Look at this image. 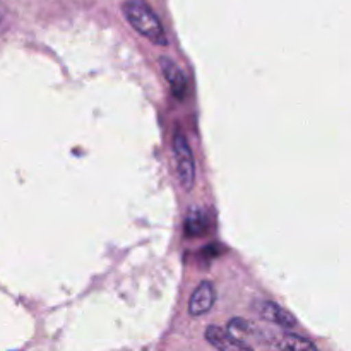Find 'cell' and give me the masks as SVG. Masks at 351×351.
Listing matches in <instances>:
<instances>
[{
    "label": "cell",
    "mask_w": 351,
    "mask_h": 351,
    "mask_svg": "<svg viewBox=\"0 0 351 351\" xmlns=\"http://www.w3.org/2000/svg\"><path fill=\"white\" fill-rule=\"evenodd\" d=\"M122 10L125 19L129 21V24L137 33L143 34L149 41H153L154 45L167 47L168 40L167 33L163 29V24H161L160 17L156 16L153 7L146 0H125Z\"/></svg>",
    "instance_id": "6da1fadb"
},
{
    "label": "cell",
    "mask_w": 351,
    "mask_h": 351,
    "mask_svg": "<svg viewBox=\"0 0 351 351\" xmlns=\"http://www.w3.org/2000/svg\"><path fill=\"white\" fill-rule=\"evenodd\" d=\"M160 65H161V72H163L165 79H167L168 86H170L175 98L184 99L189 91V82H187V77H185V74L182 72V69L168 57H161Z\"/></svg>",
    "instance_id": "277c9868"
},
{
    "label": "cell",
    "mask_w": 351,
    "mask_h": 351,
    "mask_svg": "<svg viewBox=\"0 0 351 351\" xmlns=\"http://www.w3.org/2000/svg\"><path fill=\"white\" fill-rule=\"evenodd\" d=\"M278 348L280 351H319L311 339L298 335H285L278 343Z\"/></svg>",
    "instance_id": "ba28073f"
},
{
    "label": "cell",
    "mask_w": 351,
    "mask_h": 351,
    "mask_svg": "<svg viewBox=\"0 0 351 351\" xmlns=\"http://www.w3.org/2000/svg\"><path fill=\"white\" fill-rule=\"evenodd\" d=\"M173 154L178 182L185 192H191L195 185V161L191 146L182 132H177L173 137Z\"/></svg>",
    "instance_id": "7a4b0ae2"
},
{
    "label": "cell",
    "mask_w": 351,
    "mask_h": 351,
    "mask_svg": "<svg viewBox=\"0 0 351 351\" xmlns=\"http://www.w3.org/2000/svg\"><path fill=\"white\" fill-rule=\"evenodd\" d=\"M257 311H259L261 317L266 319V321L273 322V324L281 326V328H295L297 326V319L290 314L288 311H285L283 307H280L274 302H259L257 305Z\"/></svg>",
    "instance_id": "8992f818"
},
{
    "label": "cell",
    "mask_w": 351,
    "mask_h": 351,
    "mask_svg": "<svg viewBox=\"0 0 351 351\" xmlns=\"http://www.w3.org/2000/svg\"><path fill=\"white\" fill-rule=\"evenodd\" d=\"M216 302V290L213 287L211 281H202L199 287L195 288L192 293L191 300H189V314L194 317H201V315L208 314Z\"/></svg>",
    "instance_id": "3957f363"
},
{
    "label": "cell",
    "mask_w": 351,
    "mask_h": 351,
    "mask_svg": "<svg viewBox=\"0 0 351 351\" xmlns=\"http://www.w3.org/2000/svg\"><path fill=\"white\" fill-rule=\"evenodd\" d=\"M209 228V215L202 208H192L185 218V232L192 237L204 235Z\"/></svg>",
    "instance_id": "52a82bcc"
},
{
    "label": "cell",
    "mask_w": 351,
    "mask_h": 351,
    "mask_svg": "<svg viewBox=\"0 0 351 351\" xmlns=\"http://www.w3.org/2000/svg\"><path fill=\"white\" fill-rule=\"evenodd\" d=\"M230 328V335H233L235 338L240 339V336L243 335H250V332L254 331V326L250 324L249 321H243V319H233V321H230L228 324Z\"/></svg>",
    "instance_id": "9c48e42d"
},
{
    "label": "cell",
    "mask_w": 351,
    "mask_h": 351,
    "mask_svg": "<svg viewBox=\"0 0 351 351\" xmlns=\"http://www.w3.org/2000/svg\"><path fill=\"white\" fill-rule=\"evenodd\" d=\"M5 19H7V9H5V5L0 2V29H2L3 24H5Z\"/></svg>",
    "instance_id": "30bf717a"
},
{
    "label": "cell",
    "mask_w": 351,
    "mask_h": 351,
    "mask_svg": "<svg viewBox=\"0 0 351 351\" xmlns=\"http://www.w3.org/2000/svg\"><path fill=\"white\" fill-rule=\"evenodd\" d=\"M206 339L218 351H252V348L247 346L242 339L235 338L218 326H209L206 329Z\"/></svg>",
    "instance_id": "5b68a950"
}]
</instances>
